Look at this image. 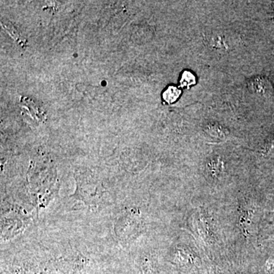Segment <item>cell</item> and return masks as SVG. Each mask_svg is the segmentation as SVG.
Segmentation results:
<instances>
[{"label": "cell", "instance_id": "obj_1", "mask_svg": "<svg viewBox=\"0 0 274 274\" xmlns=\"http://www.w3.org/2000/svg\"><path fill=\"white\" fill-rule=\"evenodd\" d=\"M205 43L212 50L228 51L234 46V40L227 33L211 31L204 34Z\"/></svg>", "mask_w": 274, "mask_h": 274}, {"label": "cell", "instance_id": "obj_5", "mask_svg": "<svg viewBox=\"0 0 274 274\" xmlns=\"http://www.w3.org/2000/svg\"><path fill=\"white\" fill-rule=\"evenodd\" d=\"M195 83V77L192 73L185 71L181 77V84L182 86H190Z\"/></svg>", "mask_w": 274, "mask_h": 274}, {"label": "cell", "instance_id": "obj_6", "mask_svg": "<svg viewBox=\"0 0 274 274\" xmlns=\"http://www.w3.org/2000/svg\"><path fill=\"white\" fill-rule=\"evenodd\" d=\"M272 151H274V135H272L270 138L266 140V143H264V146H263L262 152H263V155H267L271 153Z\"/></svg>", "mask_w": 274, "mask_h": 274}, {"label": "cell", "instance_id": "obj_3", "mask_svg": "<svg viewBox=\"0 0 274 274\" xmlns=\"http://www.w3.org/2000/svg\"><path fill=\"white\" fill-rule=\"evenodd\" d=\"M212 176L218 178L224 172V162L220 158H213L208 164Z\"/></svg>", "mask_w": 274, "mask_h": 274}, {"label": "cell", "instance_id": "obj_4", "mask_svg": "<svg viewBox=\"0 0 274 274\" xmlns=\"http://www.w3.org/2000/svg\"><path fill=\"white\" fill-rule=\"evenodd\" d=\"M181 95V91L175 86H170L164 91L163 98L168 103H173Z\"/></svg>", "mask_w": 274, "mask_h": 274}, {"label": "cell", "instance_id": "obj_2", "mask_svg": "<svg viewBox=\"0 0 274 274\" xmlns=\"http://www.w3.org/2000/svg\"><path fill=\"white\" fill-rule=\"evenodd\" d=\"M249 88L253 93L260 96L268 97L272 95V85L269 79L263 76L254 78L250 82Z\"/></svg>", "mask_w": 274, "mask_h": 274}]
</instances>
